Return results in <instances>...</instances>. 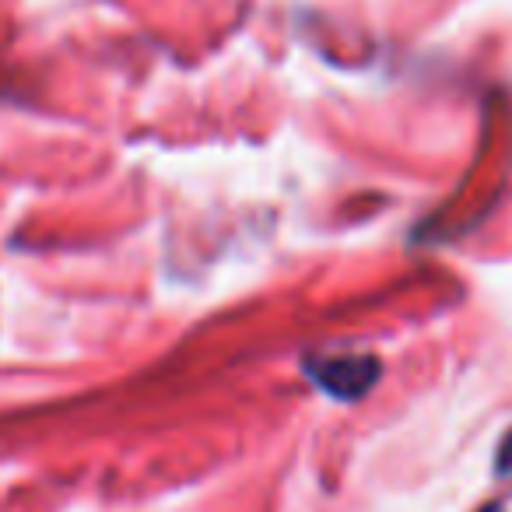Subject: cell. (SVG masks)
I'll return each mask as SVG.
<instances>
[{
    "label": "cell",
    "instance_id": "cell-1",
    "mask_svg": "<svg viewBox=\"0 0 512 512\" xmlns=\"http://www.w3.org/2000/svg\"><path fill=\"white\" fill-rule=\"evenodd\" d=\"M379 358L372 355H316L306 358V372L323 393L337 400H362L379 383Z\"/></svg>",
    "mask_w": 512,
    "mask_h": 512
},
{
    "label": "cell",
    "instance_id": "cell-2",
    "mask_svg": "<svg viewBox=\"0 0 512 512\" xmlns=\"http://www.w3.org/2000/svg\"><path fill=\"white\" fill-rule=\"evenodd\" d=\"M495 470H498V474H509V477H512V432L505 435V439H502V446H498Z\"/></svg>",
    "mask_w": 512,
    "mask_h": 512
},
{
    "label": "cell",
    "instance_id": "cell-3",
    "mask_svg": "<svg viewBox=\"0 0 512 512\" xmlns=\"http://www.w3.org/2000/svg\"><path fill=\"white\" fill-rule=\"evenodd\" d=\"M477 512H505L502 505H484V509H477Z\"/></svg>",
    "mask_w": 512,
    "mask_h": 512
}]
</instances>
